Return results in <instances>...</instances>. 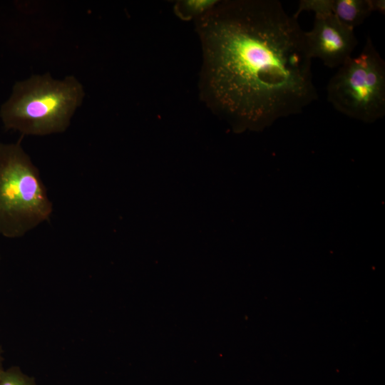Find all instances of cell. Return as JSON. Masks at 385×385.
<instances>
[{"label": "cell", "instance_id": "obj_1", "mask_svg": "<svg viewBox=\"0 0 385 385\" xmlns=\"http://www.w3.org/2000/svg\"><path fill=\"white\" fill-rule=\"evenodd\" d=\"M197 26L202 96L235 128H264L317 98L304 31L280 1H218Z\"/></svg>", "mask_w": 385, "mask_h": 385}, {"label": "cell", "instance_id": "obj_2", "mask_svg": "<svg viewBox=\"0 0 385 385\" xmlns=\"http://www.w3.org/2000/svg\"><path fill=\"white\" fill-rule=\"evenodd\" d=\"M85 95L83 84L74 76L56 79L48 72L32 75L14 84L0 107V118L6 130L24 135L63 133Z\"/></svg>", "mask_w": 385, "mask_h": 385}, {"label": "cell", "instance_id": "obj_3", "mask_svg": "<svg viewBox=\"0 0 385 385\" xmlns=\"http://www.w3.org/2000/svg\"><path fill=\"white\" fill-rule=\"evenodd\" d=\"M52 212L40 173L20 142L0 143V235L21 237Z\"/></svg>", "mask_w": 385, "mask_h": 385}, {"label": "cell", "instance_id": "obj_4", "mask_svg": "<svg viewBox=\"0 0 385 385\" xmlns=\"http://www.w3.org/2000/svg\"><path fill=\"white\" fill-rule=\"evenodd\" d=\"M327 100L348 117L372 123L385 115V61L370 36L356 56L338 67L327 86Z\"/></svg>", "mask_w": 385, "mask_h": 385}, {"label": "cell", "instance_id": "obj_5", "mask_svg": "<svg viewBox=\"0 0 385 385\" xmlns=\"http://www.w3.org/2000/svg\"><path fill=\"white\" fill-rule=\"evenodd\" d=\"M309 56L319 58L329 68H338L352 56L358 44L354 29L332 13L315 15L312 29L304 31Z\"/></svg>", "mask_w": 385, "mask_h": 385}, {"label": "cell", "instance_id": "obj_6", "mask_svg": "<svg viewBox=\"0 0 385 385\" xmlns=\"http://www.w3.org/2000/svg\"><path fill=\"white\" fill-rule=\"evenodd\" d=\"M372 12L371 0H332V14L354 29L361 25Z\"/></svg>", "mask_w": 385, "mask_h": 385}, {"label": "cell", "instance_id": "obj_7", "mask_svg": "<svg viewBox=\"0 0 385 385\" xmlns=\"http://www.w3.org/2000/svg\"><path fill=\"white\" fill-rule=\"evenodd\" d=\"M217 2V1L209 0L182 1L177 3L175 11L182 19L195 18L197 20L212 9Z\"/></svg>", "mask_w": 385, "mask_h": 385}, {"label": "cell", "instance_id": "obj_8", "mask_svg": "<svg viewBox=\"0 0 385 385\" xmlns=\"http://www.w3.org/2000/svg\"><path fill=\"white\" fill-rule=\"evenodd\" d=\"M0 385H38L34 377L24 374L20 367L12 366L0 374Z\"/></svg>", "mask_w": 385, "mask_h": 385}, {"label": "cell", "instance_id": "obj_9", "mask_svg": "<svg viewBox=\"0 0 385 385\" xmlns=\"http://www.w3.org/2000/svg\"><path fill=\"white\" fill-rule=\"evenodd\" d=\"M303 11H313L315 15L332 13V0H302L292 16L297 19Z\"/></svg>", "mask_w": 385, "mask_h": 385}, {"label": "cell", "instance_id": "obj_10", "mask_svg": "<svg viewBox=\"0 0 385 385\" xmlns=\"http://www.w3.org/2000/svg\"><path fill=\"white\" fill-rule=\"evenodd\" d=\"M372 11H377L384 14L385 13V1L384 0H371Z\"/></svg>", "mask_w": 385, "mask_h": 385}, {"label": "cell", "instance_id": "obj_11", "mask_svg": "<svg viewBox=\"0 0 385 385\" xmlns=\"http://www.w3.org/2000/svg\"><path fill=\"white\" fill-rule=\"evenodd\" d=\"M2 354H3V349L1 346L0 345V374L4 369V366H3L4 358H3Z\"/></svg>", "mask_w": 385, "mask_h": 385}]
</instances>
